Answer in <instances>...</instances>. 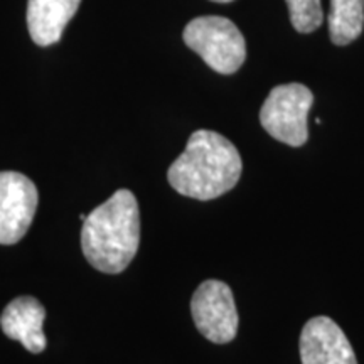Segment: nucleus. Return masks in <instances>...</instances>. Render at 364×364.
Listing matches in <instances>:
<instances>
[{"label": "nucleus", "mask_w": 364, "mask_h": 364, "mask_svg": "<svg viewBox=\"0 0 364 364\" xmlns=\"http://www.w3.org/2000/svg\"><path fill=\"white\" fill-rule=\"evenodd\" d=\"M46 318V309L38 299L22 295L14 299L4 309L0 316V327L4 334L14 341H19L29 353L39 354L46 349L43 324Z\"/></svg>", "instance_id": "8"}, {"label": "nucleus", "mask_w": 364, "mask_h": 364, "mask_svg": "<svg viewBox=\"0 0 364 364\" xmlns=\"http://www.w3.org/2000/svg\"><path fill=\"white\" fill-rule=\"evenodd\" d=\"M289 6L290 22L302 34L314 33L324 21L321 0H285Z\"/></svg>", "instance_id": "11"}, {"label": "nucleus", "mask_w": 364, "mask_h": 364, "mask_svg": "<svg viewBox=\"0 0 364 364\" xmlns=\"http://www.w3.org/2000/svg\"><path fill=\"white\" fill-rule=\"evenodd\" d=\"M38 188L21 172H0V245L24 238L38 211Z\"/></svg>", "instance_id": "6"}, {"label": "nucleus", "mask_w": 364, "mask_h": 364, "mask_svg": "<svg viewBox=\"0 0 364 364\" xmlns=\"http://www.w3.org/2000/svg\"><path fill=\"white\" fill-rule=\"evenodd\" d=\"M184 43L203 58V61L221 75H233L247 59L243 34L226 17H196L184 27Z\"/></svg>", "instance_id": "3"}, {"label": "nucleus", "mask_w": 364, "mask_h": 364, "mask_svg": "<svg viewBox=\"0 0 364 364\" xmlns=\"http://www.w3.org/2000/svg\"><path fill=\"white\" fill-rule=\"evenodd\" d=\"M191 314L198 331L211 343L228 344L236 338L240 317L233 292L225 282H203L191 300Z\"/></svg>", "instance_id": "5"}, {"label": "nucleus", "mask_w": 364, "mask_h": 364, "mask_svg": "<svg viewBox=\"0 0 364 364\" xmlns=\"http://www.w3.org/2000/svg\"><path fill=\"white\" fill-rule=\"evenodd\" d=\"M302 364H358L353 346L331 317H314L300 334Z\"/></svg>", "instance_id": "7"}, {"label": "nucleus", "mask_w": 364, "mask_h": 364, "mask_svg": "<svg viewBox=\"0 0 364 364\" xmlns=\"http://www.w3.org/2000/svg\"><path fill=\"white\" fill-rule=\"evenodd\" d=\"M329 34L336 46L351 44L364 26V0H331Z\"/></svg>", "instance_id": "10"}, {"label": "nucleus", "mask_w": 364, "mask_h": 364, "mask_svg": "<svg viewBox=\"0 0 364 364\" xmlns=\"http://www.w3.org/2000/svg\"><path fill=\"white\" fill-rule=\"evenodd\" d=\"M312 103L314 95L306 85L275 86L260 110L262 127L279 142L300 147L309 139L307 117Z\"/></svg>", "instance_id": "4"}, {"label": "nucleus", "mask_w": 364, "mask_h": 364, "mask_svg": "<svg viewBox=\"0 0 364 364\" xmlns=\"http://www.w3.org/2000/svg\"><path fill=\"white\" fill-rule=\"evenodd\" d=\"M243 162L233 142L213 130H198L186 150L171 164L167 181L177 193L211 201L238 184Z\"/></svg>", "instance_id": "1"}, {"label": "nucleus", "mask_w": 364, "mask_h": 364, "mask_svg": "<svg viewBox=\"0 0 364 364\" xmlns=\"http://www.w3.org/2000/svg\"><path fill=\"white\" fill-rule=\"evenodd\" d=\"M140 245V211L134 193L118 189L86 216L81 250L91 267L103 273H122Z\"/></svg>", "instance_id": "2"}, {"label": "nucleus", "mask_w": 364, "mask_h": 364, "mask_svg": "<svg viewBox=\"0 0 364 364\" xmlns=\"http://www.w3.org/2000/svg\"><path fill=\"white\" fill-rule=\"evenodd\" d=\"M80 4L81 0H29L27 29L34 43L43 48L56 44Z\"/></svg>", "instance_id": "9"}, {"label": "nucleus", "mask_w": 364, "mask_h": 364, "mask_svg": "<svg viewBox=\"0 0 364 364\" xmlns=\"http://www.w3.org/2000/svg\"><path fill=\"white\" fill-rule=\"evenodd\" d=\"M211 2H218V4H228V2H233V0H211Z\"/></svg>", "instance_id": "12"}]
</instances>
